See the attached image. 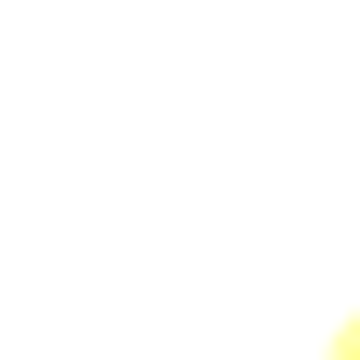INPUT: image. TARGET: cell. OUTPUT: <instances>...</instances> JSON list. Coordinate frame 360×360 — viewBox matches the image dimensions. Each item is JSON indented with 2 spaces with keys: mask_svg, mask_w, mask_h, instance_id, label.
Instances as JSON below:
<instances>
[{
  "mask_svg": "<svg viewBox=\"0 0 360 360\" xmlns=\"http://www.w3.org/2000/svg\"><path fill=\"white\" fill-rule=\"evenodd\" d=\"M0 360H360V0H0Z\"/></svg>",
  "mask_w": 360,
  "mask_h": 360,
  "instance_id": "obj_1",
  "label": "cell"
}]
</instances>
